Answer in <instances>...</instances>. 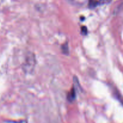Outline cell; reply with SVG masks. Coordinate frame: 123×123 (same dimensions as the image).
<instances>
[{
    "instance_id": "6da1fadb",
    "label": "cell",
    "mask_w": 123,
    "mask_h": 123,
    "mask_svg": "<svg viewBox=\"0 0 123 123\" xmlns=\"http://www.w3.org/2000/svg\"><path fill=\"white\" fill-rule=\"evenodd\" d=\"M104 0H89V7L90 8H94L99 5Z\"/></svg>"
},
{
    "instance_id": "7a4b0ae2",
    "label": "cell",
    "mask_w": 123,
    "mask_h": 123,
    "mask_svg": "<svg viewBox=\"0 0 123 123\" xmlns=\"http://www.w3.org/2000/svg\"><path fill=\"white\" fill-rule=\"evenodd\" d=\"M76 98V90L74 89H72V91L68 93V100L70 102H72V101L74 100Z\"/></svg>"
},
{
    "instance_id": "3957f363",
    "label": "cell",
    "mask_w": 123,
    "mask_h": 123,
    "mask_svg": "<svg viewBox=\"0 0 123 123\" xmlns=\"http://www.w3.org/2000/svg\"><path fill=\"white\" fill-rule=\"evenodd\" d=\"M82 32L86 34V32H87V30H86V27H83L82 28Z\"/></svg>"
}]
</instances>
